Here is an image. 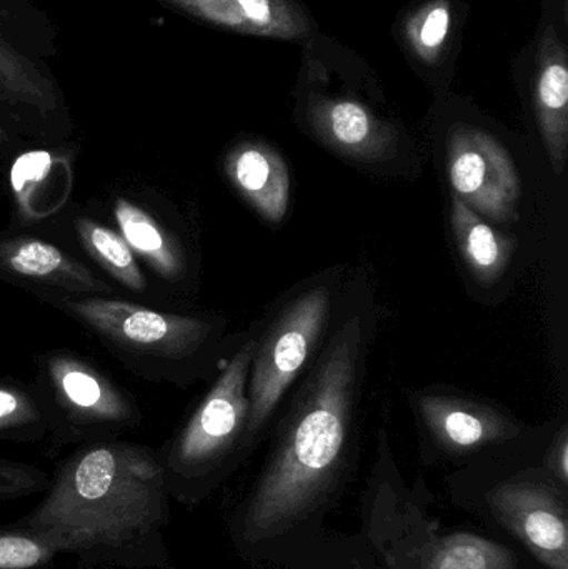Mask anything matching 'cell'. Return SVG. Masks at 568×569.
Returning a JSON list of instances; mask_svg holds the SVG:
<instances>
[{"mask_svg":"<svg viewBox=\"0 0 568 569\" xmlns=\"http://www.w3.org/2000/svg\"><path fill=\"white\" fill-rule=\"evenodd\" d=\"M223 176L232 189L272 226L286 220L292 197V179L283 157L270 143L243 139L227 150Z\"/></svg>","mask_w":568,"mask_h":569,"instance_id":"obj_15","label":"cell"},{"mask_svg":"<svg viewBox=\"0 0 568 569\" xmlns=\"http://www.w3.org/2000/svg\"><path fill=\"white\" fill-rule=\"evenodd\" d=\"M450 223L460 256L477 282L496 283L509 266L516 242L496 232L487 220L456 196L450 206Z\"/></svg>","mask_w":568,"mask_h":569,"instance_id":"obj_18","label":"cell"},{"mask_svg":"<svg viewBox=\"0 0 568 569\" xmlns=\"http://www.w3.org/2000/svg\"><path fill=\"white\" fill-rule=\"evenodd\" d=\"M177 16L243 36L302 42L313 20L299 0H156Z\"/></svg>","mask_w":568,"mask_h":569,"instance_id":"obj_14","label":"cell"},{"mask_svg":"<svg viewBox=\"0 0 568 569\" xmlns=\"http://www.w3.org/2000/svg\"><path fill=\"white\" fill-rule=\"evenodd\" d=\"M49 483V475L40 468L0 458V501L20 500L43 493Z\"/></svg>","mask_w":568,"mask_h":569,"instance_id":"obj_23","label":"cell"},{"mask_svg":"<svg viewBox=\"0 0 568 569\" xmlns=\"http://www.w3.org/2000/svg\"><path fill=\"white\" fill-rule=\"evenodd\" d=\"M376 325L367 273H353L319 355L277 420L262 470L227 517L230 547L243 563L283 569L329 530L359 461Z\"/></svg>","mask_w":568,"mask_h":569,"instance_id":"obj_1","label":"cell"},{"mask_svg":"<svg viewBox=\"0 0 568 569\" xmlns=\"http://www.w3.org/2000/svg\"><path fill=\"white\" fill-rule=\"evenodd\" d=\"M73 227L83 250L103 272L109 273L127 290L146 293L149 288L146 273L140 269L136 253L117 230L109 229L89 217H77Z\"/></svg>","mask_w":568,"mask_h":569,"instance_id":"obj_19","label":"cell"},{"mask_svg":"<svg viewBox=\"0 0 568 569\" xmlns=\"http://www.w3.org/2000/svg\"><path fill=\"white\" fill-rule=\"evenodd\" d=\"M534 110L554 172L560 176L568 150V63L566 46L552 29L544 33L537 57Z\"/></svg>","mask_w":568,"mask_h":569,"instance_id":"obj_16","label":"cell"},{"mask_svg":"<svg viewBox=\"0 0 568 569\" xmlns=\"http://www.w3.org/2000/svg\"><path fill=\"white\" fill-rule=\"evenodd\" d=\"M544 447L457 468L447 477V497L544 568L568 569V487L540 463Z\"/></svg>","mask_w":568,"mask_h":569,"instance_id":"obj_5","label":"cell"},{"mask_svg":"<svg viewBox=\"0 0 568 569\" xmlns=\"http://www.w3.org/2000/svg\"><path fill=\"white\" fill-rule=\"evenodd\" d=\"M346 267L310 276L279 298L259 323L250 365V451L259 447L286 395L310 367L339 311Z\"/></svg>","mask_w":568,"mask_h":569,"instance_id":"obj_7","label":"cell"},{"mask_svg":"<svg viewBox=\"0 0 568 569\" xmlns=\"http://www.w3.org/2000/svg\"><path fill=\"white\" fill-rule=\"evenodd\" d=\"M40 403L60 443L113 440L139 427L133 398L99 367L69 351H50L39 363Z\"/></svg>","mask_w":568,"mask_h":569,"instance_id":"obj_10","label":"cell"},{"mask_svg":"<svg viewBox=\"0 0 568 569\" xmlns=\"http://www.w3.org/2000/svg\"><path fill=\"white\" fill-rule=\"evenodd\" d=\"M59 27L32 0H0V119L22 139L67 142L73 119L52 62Z\"/></svg>","mask_w":568,"mask_h":569,"instance_id":"obj_8","label":"cell"},{"mask_svg":"<svg viewBox=\"0 0 568 569\" xmlns=\"http://www.w3.org/2000/svg\"><path fill=\"white\" fill-rule=\"evenodd\" d=\"M39 300L82 325L143 380L186 388L212 378L229 341L227 321L217 315L153 310L110 295H46Z\"/></svg>","mask_w":568,"mask_h":569,"instance_id":"obj_4","label":"cell"},{"mask_svg":"<svg viewBox=\"0 0 568 569\" xmlns=\"http://www.w3.org/2000/svg\"><path fill=\"white\" fill-rule=\"evenodd\" d=\"M169 523L159 450L120 438L79 445L37 507L13 521L86 569H177Z\"/></svg>","mask_w":568,"mask_h":569,"instance_id":"obj_2","label":"cell"},{"mask_svg":"<svg viewBox=\"0 0 568 569\" xmlns=\"http://www.w3.org/2000/svg\"><path fill=\"white\" fill-rule=\"evenodd\" d=\"M447 172L454 196L484 220L500 226L519 220V170L496 137L476 127L452 129L447 140Z\"/></svg>","mask_w":568,"mask_h":569,"instance_id":"obj_12","label":"cell"},{"mask_svg":"<svg viewBox=\"0 0 568 569\" xmlns=\"http://www.w3.org/2000/svg\"><path fill=\"white\" fill-rule=\"evenodd\" d=\"M540 463L557 480L568 487V425L564 421L547 440Z\"/></svg>","mask_w":568,"mask_h":569,"instance_id":"obj_24","label":"cell"},{"mask_svg":"<svg viewBox=\"0 0 568 569\" xmlns=\"http://www.w3.org/2000/svg\"><path fill=\"white\" fill-rule=\"evenodd\" d=\"M283 569H546L469 521H447L423 477L407 481L386 428L360 497L359 527L327 530Z\"/></svg>","mask_w":568,"mask_h":569,"instance_id":"obj_3","label":"cell"},{"mask_svg":"<svg viewBox=\"0 0 568 569\" xmlns=\"http://www.w3.org/2000/svg\"><path fill=\"white\" fill-rule=\"evenodd\" d=\"M59 557L39 535L13 523L0 527V569H46Z\"/></svg>","mask_w":568,"mask_h":569,"instance_id":"obj_22","label":"cell"},{"mask_svg":"<svg viewBox=\"0 0 568 569\" xmlns=\"http://www.w3.org/2000/svg\"><path fill=\"white\" fill-rule=\"evenodd\" d=\"M22 143V137L17 136L2 119H0V153L12 152Z\"/></svg>","mask_w":568,"mask_h":569,"instance_id":"obj_25","label":"cell"},{"mask_svg":"<svg viewBox=\"0 0 568 569\" xmlns=\"http://www.w3.org/2000/svg\"><path fill=\"white\" fill-rule=\"evenodd\" d=\"M0 280L46 295H112L113 288L60 247L32 236H0Z\"/></svg>","mask_w":568,"mask_h":569,"instance_id":"obj_13","label":"cell"},{"mask_svg":"<svg viewBox=\"0 0 568 569\" xmlns=\"http://www.w3.org/2000/svg\"><path fill=\"white\" fill-rule=\"evenodd\" d=\"M257 331L259 323L229 338L209 390L159 450L170 500L186 510L206 503L252 455L247 385Z\"/></svg>","mask_w":568,"mask_h":569,"instance_id":"obj_6","label":"cell"},{"mask_svg":"<svg viewBox=\"0 0 568 569\" xmlns=\"http://www.w3.org/2000/svg\"><path fill=\"white\" fill-rule=\"evenodd\" d=\"M300 126L342 159L386 173L397 166L406 169L409 157V139L403 130L390 120L382 119L366 103L340 96H309L300 107Z\"/></svg>","mask_w":568,"mask_h":569,"instance_id":"obj_11","label":"cell"},{"mask_svg":"<svg viewBox=\"0 0 568 569\" xmlns=\"http://www.w3.org/2000/svg\"><path fill=\"white\" fill-rule=\"evenodd\" d=\"M454 30V9L450 0H427L407 19L403 32L410 52L419 62L434 63L442 59Z\"/></svg>","mask_w":568,"mask_h":569,"instance_id":"obj_20","label":"cell"},{"mask_svg":"<svg viewBox=\"0 0 568 569\" xmlns=\"http://www.w3.org/2000/svg\"><path fill=\"white\" fill-rule=\"evenodd\" d=\"M39 397L16 383H0V440L39 441L49 433Z\"/></svg>","mask_w":568,"mask_h":569,"instance_id":"obj_21","label":"cell"},{"mask_svg":"<svg viewBox=\"0 0 568 569\" xmlns=\"http://www.w3.org/2000/svg\"><path fill=\"white\" fill-rule=\"evenodd\" d=\"M117 232L126 240L137 259L167 283H182L189 276V257L176 236L149 210L127 197H117L112 203Z\"/></svg>","mask_w":568,"mask_h":569,"instance_id":"obj_17","label":"cell"},{"mask_svg":"<svg viewBox=\"0 0 568 569\" xmlns=\"http://www.w3.org/2000/svg\"><path fill=\"white\" fill-rule=\"evenodd\" d=\"M427 465L464 468L490 458L539 450L550 435L527 427L499 405L423 391L412 400Z\"/></svg>","mask_w":568,"mask_h":569,"instance_id":"obj_9","label":"cell"}]
</instances>
